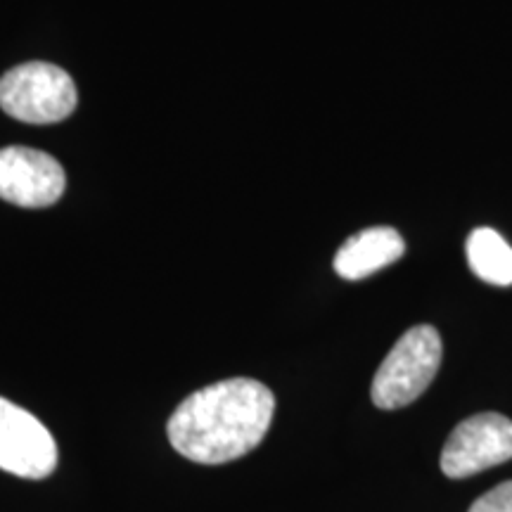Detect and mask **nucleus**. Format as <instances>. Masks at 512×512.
<instances>
[{
  "label": "nucleus",
  "mask_w": 512,
  "mask_h": 512,
  "mask_svg": "<svg viewBox=\"0 0 512 512\" xmlns=\"http://www.w3.org/2000/svg\"><path fill=\"white\" fill-rule=\"evenodd\" d=\"M67 188V176L55 157L34 147L0 150V200L27 209L55 204Z\"/></svg>",
  "instance_id": "obj_6"
},
{
  "label": "nucleus",
  "mask_w": 512,
  "mask_h": 512,
  "mask_svg": "<svg viewBox=\"0 0 512 512\" xmlns=\"http://www.w3.org/2000/svg\"><path fill=\"white\" fill-rule=\"evenodd\" d=\"M441 337L432 325H415L401 335L373 377L370 396L382 411H396L425 394L441 366Z\"/></svg>",
  "instance_id": "obj_2"
},
{
  "label": "nucleus",
  "mask_w": 512,
  "mask_h": 512,
  "mask_svg": "<svg viewBox=\"0 0 512 512\" xmlns=\"http://www.w3.org/2000/svg\"><path fill=\"white\" fill-rule=\"evenodd\" d=\"M467 264L484 283L512 285V247L494 228H477L467 238Z\"/></svg>",
  "instance_id": "obj_8"
},
{
  "label": "nucleus",
  "mask_w": 512,
  "mask_h": 512,
  "mask_svg": "<svg viewBox=\"0 0 512 512\" xmlns=\"http://www.w3.org/2000/svg\"><path fill=\"white\" fill-rule=\"evenodd\" d=\"M57 467V444L48 427L17 403L0 399V470L43 479Z\"/></svg>",
  "instance_id": "obj_5"
},
{
  "label": "nucleus",
  "mask_w": 512,
  "mask_h": 512,
  "mask_svg": "<svg viewBox=\"0 0 512 512\" xmlns=\"http://www.w3.org/2000/svg\"><path fill=\"white\" fill-rule=\"evenodd\" d=\"M406 252L401 233L389 226L366 228L339 247L335 254V271L344 280H363L382 268L392 266Z\"/></svg>",
  "instance_id": "obj_7"
},
{
  "label": "nucleus",
  "mask_w": 512,
  "mask_h": 512,
  "mask_svg": "<svg viewBox=\"0 0 512 512\" xmlns=\"http://www.w3.org/2000/svg\"><path fill=\"white\" fill-rule=\"evenodd\" d=\"M512 460V420L501 413H477L448 434L441 472L465 479Z\"/></svg>",
  "instance_id": "obj_4"
},
{
  "label": "nucleus",
  "mask_w": 512,
  "mask_h": 512,
  "mask_svg": "<svg viewBox=\"0 0 512 512\" xmlns=\"http://www.w3.org/2000/svg\"><path fill=\"white\" fill-rule=\"evenodd\" d=\"M467 512H512V482H503L496 489L486 491Z\"/></svg>",
  "instance_id": "obj_9"
},
{
  "label": "nucleus",
  "mask_w": 512,
  "mask_h": 512,
  "mask_svg": "<svg viewBox=\"0 0 512 512\" xmlns=\"http://www.w3.org/2000/svg\"><path fill=\"white\" fill-rule=\"evenodd\" d=\"M76 102L79 95L72 76L55 64H19L0 79V107L24 124H57L76 110Z\"/></svg>",
  "instance_id": "obj_3"
},
{
  "label": "nucleus",
  "mask_w": 512,
  "mask_h": 512,
  "mask_svg": "<svg viewBox=\"0 0 512 512\" xmlns=\"http://www.w3.org/2000/svg\"><path fill=\"white\" fill-rule=\"evenodd\" d=\"M275 396L249 377L223 380L190 394L171 415L166 432L183 458L221 465L247 456L266 437Z\"/></svg>",
  "instance_id": "obj_1"
}]
</instances>
